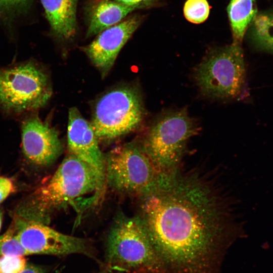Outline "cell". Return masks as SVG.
Returning a JSON list of instances; mask_svg holds the SVG:
<instances>
[{"instance_id":"1","label":"cell","mask_w":273,"mask_h":273,"mask_svg":"<svg viewBox=\"0 0 273 273\" xmlns=\"http://www.w3.org/2000/svg\"><path fill=\"white\" fill-rule=\"evenodd\" d=\"M142 200L139 216L170 273H213L244 235L239 200L217 166L181 162Z\"/></svg>"},{"instance_id":"2","label":"cell","mask_w":273,"mask_h":273,"mask_svg":"<svg viewBox=\"0 0 273 273\" xmlns=\"http://www.w3.org/2000/svg\"><path fill=\"white\" fill-rule=\"evenodd\" d=\"M103 191L94 170L69 154L36 190L34 206L43 220L53 211L70 208L79 218L98 202Z\"/></svg>"},{"instance_id":"3","label":"cell","mask_w":273,"mask_h":273,"mask_svg":"<svg viewBox=\"0 0 273 273\" xmlns=\"http://www.w3.org/2000/svg\"><path fill=\"white\" fill-rule=\"evenodd\" d=\"M107 268L124 273H170L158 255L139 216L122 213L108 235Z\"/></svg>"},{"instance_id":"4","label":"cell","mask_w":273,"mask_h":273,"mask_svg":"<svg viewBox=\"0 0 273 273\" xmlns=\"http://www.w3.org/2000/svg\"><path fill=\"white\" fill-rule=\"evenodd\" d=\"M199 130L186 108L165 111L153 122L142 147L157 169L165 172L182 162L188 141Z\"/></svg>"},{"instance_id":"5","label":"cell","mask_w":273,"mask_h":273,"mask_svg":"<svg viewBox=\"0 0 273 273\" xmlns=\"http://www.w3.org/2000/svg\"><path fill=\"white\" fill-rule=\"evenodd\" d=\"M52 94L49 76L36 61L0 67V108L20 115L44 106Z\"/></svg>"},{"instance_id":"6","label":"cell","mask_w":273,"mask_h":273,"mask_svg":"<svg viewBox=\"0 0 273 273\" xmlns=\"http://www.w3.org/2000/svg\"><path fill=\"white\" fill-rule=\"evenodd\" d=\"M193 77L200 92L207 98L227 100L237 97L245 79L241 45L232 43L210 50L195 67Z\"/></svg>"},{"instance_id":"7","label":"cell","mask_w":273,"mask_h":273,"mask_svg":"<svg viewBox=\"0 0 273 273\" xmlns=\"http://www.w3.org/2000/svg\"><path fill=\"white\" fill-rule=\"evenodd\" d=\"M145 115L139 88L122 85L108 91L98 100L90 123L98 139L109 141L136 130Z\"/></svg>"},{"instance_id":"8","label":"cell","mask_w":273,"mask_h":273,"mask_svg":"<svg viewBox=\"0 0 273 273\" xmlns=\"http://www.w3.org/2000/svg\"><path fill=\"white\" fill-rule=\"evenodd\" d=\"M161 173L135 143L116 147L106 157V181L120 193L142 198L154 189Z\"/></svg>"},{"instance_id":"9","label":"cell","mask_w":273,"mask_h":273,"mask_svg":"<svg viewBox=\"0 0 273 273\" xmlns=\"http://www.w3.org/2000/svg\"><path fill=\"white\" fill-rule=\"evenodd\" d=\"M22 246L30 254L66 255L78 253L94 258L86 239L62 234L36 220L20 218L14 226Z\"/></svg>"},{"instance_id":"10","label":"cell","mask_w":273,"mask_h":273,"mask_svg":"<svg viewBox=\"0 0 273 273\" xmlns=\"http://www.w3.org/2000/svg\"><path fill=\"white\" fill-rule=\"evenodd\" d=\"M67 146L72 154L90 167L104 188L106 181V157L90 122L75 107L69 109L67 126Z\"/></svg>"},{"instance_id":"11","label":"cell","mask_w":273,"mask_h":273,"mask_svg":"<svg viewBox=\"0 0 273 273\" xmlns=\"http://www.w3.org/2000/svg\"><path fill=\"white\" fill-rule=\"evenodd\" d=\"M22 148L25 157L40 166L53 163L61 155L63 146L57 130L36 115H30L21 124Z\"/></svg>"},{"instance_id":"12","label":"cell","mask_w":273,"mask_h":273,"mask_svg":"<svg viewBox=\"0 0 273 273\" xmlns=\"http://www.w3.org/2000/svg\"><path fill=\"white\" fill-rule=\"evenodd\" d=\"M142 21L141 16H130L102 31L94 41L82 48L103 77L109 73L119 52Z\"/></svg>"},{"instance_id":"13","label":"cell","mask_w":273,"mask_h":273,"mask_svg":"<svg viewBox=\"0 0 273 273\" xmlns=\"http://www.w3.org/2000/svg\"><path fill=\"white\" fill-rule=\"evenodd\" d=\"M54 36L68 40L76 33L77 0H40Z\"/></svg>"},{"instance_id":"14","label":"cell","mask_w":273,"mask_h":273,"mask_svg":"<svg viewBox=\"0 0 273 273\" xmlns=\"http://www.w3.org/2000/svg\"><path fill=\"white\" fill-rule=\"evenodd\" d=\"M140 9L111 0H95L88 11V25L86 37L100 33L118 23L129 13Z\"/></svg>"},{"instance_id":"15","label":"cell","mask_w":273,"mask_h":273,"mask_svg":"<svg viewBox=\"0 0 273 273\" xmlns=\"http://www.w3.org/2000/svg\"><path fill=\"white\" fill-rule=\"evenodd\" d=\"M227 11L233 43L241 45L247 29L257 14L255 0H230Z\"/></svg>"},{"instance_id":"16","label":"cell","mask_w":273,"mask_h":273,"mask_svg":"<svg viewBox=\"0 0 273 273\" xmlns=\"http://www.w3.org/2000/svg\"><path fill=\"white\" fill-rule=\"evenodd\" d=\"M252 23L251 36L255 44L273 53V10L257 14Z\"/></svg>"},{"instance_id":"17","label":"cell","mask_w":273,"mask_h":273,"mask_svg":"<svg viewBox=\"0 0 273 273\" xmlns=\"http://www.w3.org/2000/svg\"><path fill=\"white\" fill-rule=\"evenodd\" d=\"M34 0H0V21L11 26L30 9Z\"/></svg>"},{"instance_id":"18","label":"cell","mask_w":273,"mask_h":273,"mask_svg":"<svg viewBox=\"0 0 273 273\" xmlns=\"http://www.w3.org/2000/svg\"><path fill=\"white\" fill-rule=\"evenodd\" d=\"M28 255L19 241L14 226L0 236V257Z\"/></svg>"},{"instance_id":"19","label":"cell","mask_w":273,"mask_h":273,"mask_svg":"<svg viewBox=\"0 0 273 273\" xmlns=\"http://www.w3.org/2000/svg\"><path fill=\"white\" fill-rule=\"evenodd\" d=\"M210 8L207 0H187L184 5V14L190 22L200 24L207 19Z\"/></svg>"},{"instance_id":"20","label":"cell","mask_w":273,"mask_h":273,"mask_svg":"<svg viewBox=\"0 0 273 273\" xmlns=\"http://www.w3.org/2000/svg\"><path fill=\"white\" fill-rule=\"evenodd\" d=\"M24 256L0 257V273H20L27 265Z\"/></svg>"},{"instance_id":"21","label":"cell","mask_w":273,"mask_h":273,"mask_svg":"<svg viewBox=\"0 0 273 273\" xmlns=\"http://www.w3.org/2000/svg\"><path fill=\"white\" fill-rule=\"evenodd\" d=\"M14 190L11 179L0 176V203L4 200Z\"/></svg>"},{"instance_id":"22","label":"cell","mask_w":273,"mask_h":273,"mask_svg":"<svg viewBox=\"0 0 273 273\" xmlns=\"http://www.w3.org/2000/svg\"><path fill=\"white\" fill-rule=\"evenodd\" d=\"M118 3L131 6H135L140 9L146 8L153 4V0H114Z\"/></svg>"},{"instance_id":"23","label":"cell","mask_w":273,"mask_h":273,"mask_svg":"<svg viewBox=\"0 0 273 273\" xmlns=\"http://www.w3.org/2000/svg\"><path fill=\"white\" fill-rule=\"evenodd\" d=\"M44 267L27 262V265L20 273H46Z\"/></svg>"}]
</instances>
